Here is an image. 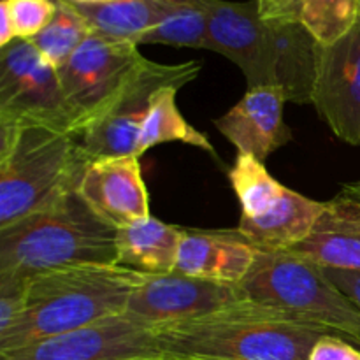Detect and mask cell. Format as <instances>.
<instances>
[{
	"label": "cell",
	"mask_w": 360,
	"mask_h": 360,
	"mask_svg": "<svg viewBox=\"0 0 360 360\" xmlns=\"http://www.w3.org/2000/svg\"><path fill=\"white\" fill-rule=\"evenodd\" d=\"M246 301L241 288L172 271L146 274L127 304L125 313L155 327L188 322Z\"/></svg>",
	"instance_id": "obj_11"
},
{
	"label": "cell",
	"mask_w": 360,
	"mask_h": 360,
	"mask_svg": "<svg viewBox=\"0 0 360 360\" xmlns=\"http://www.w3.org/2000/svg\"><path fill=\"white\" fill-rule=\"evenodd\" d=\"M311 104L334 136L360 146V18L343 39L316 49Z\"/></svg>",
	"instance_id": "obj_12"
},
{
	"label": "cell",
	"mask_w": 360,
	"mask_h": 360,
	"mask_svg": "<svg viewBox=\"0 0 360 360\" xmlns=\"http://www.w3.org/2000/svg\"><path fill=\"white\" fill-rule=\"evenodd\" d=\"M72 6L88 21L91 32L104 37L134 42L137 46L143 44L144 37L160 20L157 0H118L98 6Z\"/></svg>",
	"instance_id": "obj_20"
},
{
	"label": "cell",
	"mask_w": 360,
	"mask_h": 360,
	"mask_svg": "<svg viewBox=\"0 0 360 360\" xmlns=\"http://www.w3.org/2000/svg\"><path fill=\"white\" fill-rule=\"evenodd\" d=\"M287 94L280 86L248 88L241 101L214 120V127L238 153L266 162L292 139L285 123Z\"/></svg>",
	"instance_id": "obj_14"
},
{
	"label": "cell",
	"mask_w": 360,
	"mask_h": 360,
	"mask_svg": "<svg viewBox=\"0 0 360 360\" xmlns=\"http://www.w3.org/2000/svg\"><path fill=\"white\" fill-rule=\"evenodd\" d=\"M183 227L155 217L132 221L116 231V264L144 274H167L176 269Z\"/></svg>",
	"instance_id": "obj_18"
},
{
	"label": "cell",
	"mask_w": 360,
	"mask_h": 360,
	"mask_svg": "<svg viewBox=\"0 0 360 360\" xmlns=\"http://www.w3.org/2000/svg\"><path fill=\"white\" fill-rule=\"evenodd\" d=\"M323 271L329 276V280L360 309V273L357 271L330 269V267H323Z\"/></svg>",
	"instance_id": "obj_27"
},
{
	"label": "cell",
	"mask_w": 360,
	"mask_h": 360,
	"mask_svg": "<svg viewBox=\"0 0 360 360\" xmlns=\"http://www.w3.org/2000/svg\"><path fill=\"white\" fill-rule=\"evenodd\" d=\"M125 360H183L178 357H171V355H150V357H134V359H125Z\"/></svg>",
	"instance_id": "obj_31"
},
{
	"label": "cell",
	"mask_w": 360,
	"mask_h": 360,
	"mask_svg": "<svg viewBox=\"0 0 360 360\" xmlns=\"http://www.w3.org/2000/svg\"><path fill=\"white\" fill-rule=\"evenodd\" d=\"M326 202L287 190L281 202L257 220H239L238 231L259 252H290L315 229Z\"/></svg>",
	"instance_id": "obj_17"
},
{
	"label": "cell",
	"mask_w": 360,
	"mask_h": 360,
	"mask_svg": "<svg viewBox=\"0 0 360 360\" xmlns=\"http://www.w3.org/2000/svg\"><path fill=\"white\" fill-rule=\"evenodd\" d=\"M0 123H39L77 136L58 70L30 41L0 49Z\"/></svg>",
	"instance_id": "obj_8"
},
{
	"label": "cell",
	"mask_w": 360,
	"mask_h": 360,
	"mask_svg": "<svg viewBox=\"0 0 360 360\" xmlns=\"http://www.w3.org/2000/svg\"><path fill=\"white\" fill-rule=\"evenodd\" d=\"M77 193L115 229L151 217L150 192L137 155L90 160L77 185Z\"/></svg>",
	"instance_id": "obj_13"
},
{
	"label": "cell",
	"mask_w": 360,
	"mask_h": 360,
	"mask_svg": "<svg viewBox=\"0 0 360 360\" xmlns=\"http://www.w3.org/2000/svg\"><path fill=\"white\" fill-rule=\"evenodd\" d=\"M341 192L348 193V195H354L360 199V181L357 183H350V185H345L343 188H341Z\"/></svg>",
	"instance_id": "obj_29"
},
{
	"label": "cell",
	"mask_w": 360,
	"mask_h": 360,
	"mask_svg": "<svg viewBox=\"0 0 360 360\" xmlns=\"http://www.w3.org/2000/svg\"><path fill=\"white\" fill-rule=\"evenodd\" d=\"M323 334L334 333L252 301L158 327L162 354L183 360H308Z\"/></svg>",
	"instance_id": "obj_3"
},
{
	"label": "cell",
	"mask_w": 360,
	"mask_h": 360,
	"mask_svg": "<svg viewBox=\"0 0 360 360\" xmlns=\"http://www.w3.org/2000/svg\"><path fill=\"white\" fill-rule=\"evenodd\" d=\"M146 274L118 264H88L28 278L20 319L0 334V354L123 315Z\"/></svg>",
	"instance_id": "obj_2"
},
{
	"label": "cell",
	"mask_w": 360,
	"mask_h": 360,
	"mask_svg": "<svg viewBox=\"0 0 360 360\" xmlns=\"http://www.w3.org/2000/svg\"><path fill=\"white\" fill-rule=\"evenodd\" d=\"M360 18V0H302L299 21L319 46L343 39Z\"/></svg>",
	"instance_id": "obj_23"
},
{
	"label": "cell",
	"mask_w": 360,
	"mask_h": 360,
	"mask_svg": "<svg viewBox=\"0 0 360 360\" xmlns=\"http://www.w3.org/2000/svg\"><path fill=\"white\" fill-rule=\"evenodd\" d=\"M158 25L144 37L143 44H165L174 48L213 51L206 16L193 0H157Z\"/></svg>",
	"instance_id": "obj_21"
},
{
	"label": "cell",
	"mask_w": 360,
	"mask_h": 360,
	"mask_svg": "<svg viewBox=\"0 0 360 360\" xmlns=\"http://www.w3.org/2000/svg\"><path fill=\"white\" fill-rule=\"evenodd\" d=\"M195 60L183 63H158L143 58L104 112L79 136L90 160L136 155L137 139L150 112L153 95L164 86H186L200 74Z\"/></svg>",
	"instance_id": "obj_7"
},
{
	"label": "cell",
	"mask_w": 360,
	"mask_h": 360,
	"mask_svg": "<svg viewBox=\"0 0 360 360\" xmlns=\"http://www.w3.org/2000/svg\"><path fill=\"white\" fill-rule=\"evenodd\" d=\"M257 2H259V9H264V7H266V4L269 2V0H257Z\"/></svg>",
	"instance_id": "obj_32"
},
{
	"label": "cell",
	"mask_w": 360,
	"mask_h": 360,
	"mask_svg": "<svg viewBox=\"0 0 360 360\" xmlns=\"http://www.w3.org/2000/svg\"><path fill=\"white\" fill-rule=\"evenodd\" d=\"M27 281L20 274L0 273V334L7 333L23 313Z\"/></svg>",
	"instance_id": "obj_25"
},
{
	"label": "cell",
	"mask_w": 360,
	"mask_h": 360,
	"mask_svg": "<svg viewBox=\"0 0 360 360\" xmlns=\"http://www.w3.org/2000/svg\"><path fill=\"white\" fill-rule=\"evenodd\" d=\"M0 11L9 16L14 37L32 41L53 20L56 0H2Z\"/></svg>",
	"instance_id": "obj_24"
},
{
	"label": "cell",
	"mask_w": 360,
	"mask_h": 360,
	"mask_svg": "<svg viewBox=\"0 0 360 360\" xmlns=\"http://www.w3.org/2000/svg\"><path fill=\"white\" fill-rule=\"evenodd\" d=\"M302 0H269L264 9H260L269 21H299Z\"/></svg>",
	"instance_id": "obj_28"
},
{
	"label": "cell",
	"mask_w": 360,
	"mask_h": 360,
	"mask_svg": "<svg viewBox=\"0 0 360 360\" xmlns=\"http://www.w3.org/2000/svg\"><path fill=\"white\" fill-rule=\"evenodd\" d=\"M246 301L322 327L360 347V309L326 274L322 266L294 252H259L239 285Z\"/></svg>",
	"instance_id": "obj_6"
},
{
	"label": "cell",
	"mask_w": 360,
	"mask_h": 360,
	"mask_svg": "<svg viewBox=\"0 0 360 360\" xmlns=\"http://www.w3.org/2000/svg\"><path fill=\"white\" fill-rule=\"evenodd\" d=\"M259 250L238 229H183L176 269L186 276L239 287L255 264Z\"/></svg>",
	"instance_id": "obj_15"
},
{
	"label": "cell",
	"mask_w": 360,
	"mask_h": 360,
	"mask_svg": "<svg viewBox=\"0 0 360 360\" xmlns=\"http://www.w3.org/2000/svg\"><path fill=\"white\" fill-rule=\"evenodd\" d=\"M90 34V25L81 16L79 11L67 0H56L53 20L30 42L58 70Z\"/></svg>",
	"instance_id": "obj_22"
},
{
	"label": "cell",
	"mask_w": 360,
	"mask_h": 360,
	"mask_svg": "<svg viewBox=\"0 0 360 360\" xmlns=\"http://www.w3.org/2000/svg\"><path fill=\"white\" fill-rule=\"evenodd\" d=\"M116 231L77 193L0 229V273L30 278L44 271L116 264Z\"/></svg>",
	"instance_id": "obj_5"
},
{
	"label": "cell",
	"mask_w": 360,
	"mask_h": 360,
	"mask_svg": "<svg viewBox=\"0 0 360 360\" xmlns=\"http://www.w3.org/2000/svg\"><path fill=\"white\" fill-rule=\"evenodd\" d=\"M67 2L77 4V6H98V4H111L118 0H67Z\"/></svg>",
	"instance_id": "obj_30"
},
{
	"label": "cell",
	"mask_w": 360,
	"mask_h": 360,
	"mask_svg": "<svg viewBox=\"0 0 360 360\" xmlns=\"http://www.w3.org/2000/svg\"><path fill=\"white\" fill-rule=\"evenodd\" d=\"M206 16L213 51L234 62L248 88L280 86L288 102L311 104L319 44L301 21H269L259 2L193 0Z\"/></svg>",
	"instance_id": "obj_1"
},
{
	"label": "cell",
	"mask_w": 360,
	"mask_h": 360,
	"mask_svg": "<svg viewBox=\"0 0 360 360\" xmlns=\"http://www.w3.org/2000/svg\"><path fill=\"white\" fill-rule=\"evenodd\" d=\"M162 355L158 327L127 313L0 354V360H125Z\"/></svg>",
	"instance_id": "obj_10"
},
{
	"label": "cell",
	"mask_w": 360,
	"mask_h": 360,
	"mask_svg": "<svg viewBox=\"0 0 360 360\" xmlns=\"http://www.w3.org/2000/svg\"><path fill=\"white\" fill-rule=\"evenodd\" d=\"M308 360H360V347L338 334H323L313 345Z\"/></svg>",
	"instance_id": "obj_26"
},
{
	"label": "cell",
	"mask_w": 360,
	"mask_h": 360,
	"mask_svg": "<svg viewBox=\"0 0 360 360\" xmlns=\"http://www.w3.org/2000/svg\"><path fill=\"white\" fill-rule=\"evenodd\" d=\"M139 46L91 32L58 69L63 95L77 137L108 109L134 67L143 60Z\"/></svg>",
	"instance_id": "obj_9"
},
{
	"label": "cell",
	"mask_w": 360,
	"mask_h": 360,
	"mask_svg": "<svg viewBox=\"0 0 360 360\" xmlns=\"http://www.w3.org/2000/svg\"><path fill=\"white\" fill-rule=\"evenodd\" d=\"M181 90L179 86H164L153 95L150 112H148L144 125L137 139V157H143L153 146L165 143H181L188 146L199 148L211 157H217V150L207 139L206 134L197 130L186 122L185 116L176 104V95Z\"/></svg>",
	"instance_id": "obj_19"
},
{
	"label": "cell",
	"mask_w": 360,
	"mask_h": 360,
	"mask_svg": "<svg viewBox=\"0 0 360 360\" xmlns=\"http://www.w3.org/2000/svg\"><path fill=\"white\" fill-rule=\"evenodd\" d=\"M88 164L74 134L39 123H0V229L77 190Z\"/></svg>",
	"instance_id": "obj_4"
},
{
	"label": "cell",
	"mask_w": 360,
	"mask_h": 360,
	"mask_svg": "<svg viewBox=\"0 0 360 360\" xmlns=\"http://www.w3.org/2000/svg\"><path fill=\"white\" fill-rule=\"evenodd\" d=\"M290 252L322 267L360 273V199L340 192L327 200L311 234Z\"/></svg>",
	"instance_id": "obj_16"
}]
</instances>
